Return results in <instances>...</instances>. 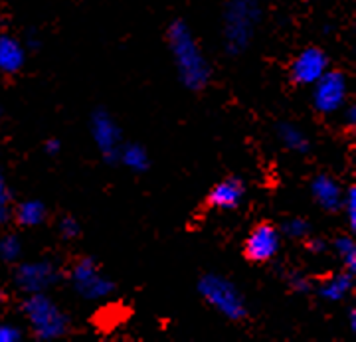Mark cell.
<instances>
[{"label":"cell","mask_w":356,"mask_h":342,"mask_svg":"<svg viewBox=\"0 0 356 342\" xmlns=\"http://www.w3.org/2000/svg\"><path fill=\"white\" fill-rule=\"evenodd\" d=\"M348 101V81L339 70H327L313 83V107L321 115H332L344 109Z\"/></svg>","instance_id":"5"},{"label":"cell","mask_w":356,"mask_h":342,"mask_svg":"<svg viewBox=\"0 0 356 342\" xmlns=\"http://www.w3.org/2000/svg\"><path fill=\"white\" fill-rule=\"evenodd\" d=\"M10 218V208H8V188H6V180L0 172V224H6Z\"/></svg>","instance_id":"22"},{"label":"cell","mask_w":356,"mask_h":342,"mask_svg":"<svg viewBox=\"0 0 356 342\" xmlns=\"http://www.w3.org/2000/svg\"><path fill=\"white\" fill-rule=\"evenodd\" d=\"M20 252H22V247H20V240L16 236H6L0 240V259L14 261V259H18Z\"/></svg>","instance_id":"20"},{"label":"cell","mask_w":356,"mask_h":342,"mask_svg":"<svg viewBox=\"0 0 356 342\" xmlns=\"http://www.w3.org/2000/svg\"><path fill=\"white\" fill-rule=\"evenodd\" d=\"M72 281L76 285L77 293L83 299H91V301L103 299L113 291V281L103 277L99 267L95 266V261L91 257H83L74 266Z\"/></svg>","instance_id":"7"},{"label":"cell","mask_w":356,"mask_h":342,"mask_svg":"<svg viewBox=\"0 0 356 342\" xmlns=\"http://www.w3.org/2000/svg\"><path fill=\"white\" fill-rule=\"evenodd\" d=\"M91 135L97 145V149L107 161H119V151H121V129L117 127L113 117L107 111H95L91 117Z\"/></svg>","instance_id":"9"},{"label":"cell","mask_w":356,"mask_h":342,"mask_svg":"<svg viewBox=\"0 0 356 342\" xmlns=\"http://www.w3.org/2000/svg\"><path fill=\"white\" fill-rule=\"evenodd\" d=\"M56 281V271L50 263H26L16 273V283L28 293H40Z\"/></svg>","instance_id":"11"},{"label":"cell","mask_w":356,"mask_h":342,"mask_svg":"<svg viewBox=\"0 0 356 342\" xmlns=\"http://www.w3.org/2000/svg\"><path fill=\"white\" fill-rule=\"evenodd\" d=\"M46 151L50 152V154H56V152L60 151V140L58 139H50L46 142Z\"/></svg>","instance_id":"28"},{"label":"cell","mask_w":356,"mask_h":342,"mask_svg":"<svg viewBox=\"0 0 356 342\" xmlns=\"http://www.w3.org/2000/svg\"><path fill=\"white\" fill-rule=\"evenodd\" d=\"M168 46L177 64L180 81L188 89H202L210 79V64L184 22H175L168 30Z\"/></svg>","instance_id":"1"},{"label":"cell","mask_w":356,"mask_h":342,"mask_svg":"<svg viewBox=\"0 0 356 342\" xmlns=\"http://www.w3.org/2000/svg\"><path fill=\"white\" fill-rule=\"evenodd\" d=\"M277 137L289 149V151L295 152H307L309 151V139L305 137V133L299 127H295L293 123H287L283 121L277 125Z\"/></svg>","instance_id":"15"},{"label":"cell","mask_w":356,"mask_h":342,"mask_svg":"<svg viewBox=\"0 0 356 342\" xmlns=\"http://www.w3.org/2000/svg\"><path fill=\"white\" fill-rule=\"evenodd\" d=\"M329 70V56L321 48H305L289 67V77L295 86H313Z\"/></svg>","instance_id":"8"},{"label":"cell","mask_w":356,"mask_h":342,"mask_svg":"<svg viewBox=\"0 0 356 342\" xmlns=\"http://www.w3.org/2000/svg\"><path fill=\"white\" fill-rule=\"evenodd\" d=\"M353 285H355V273L346 271L334 275V277L327 279L321 287H318V295L327 301H343L348 293L353 291Z\"/></svg>","instance_id":"14"},{"label":"cell","mask_w":356,"mask_h":342,"mask_svg":"<svg viewBox=\"0 0 356 342\" xmlns=\"http://www.w3.org/2000/svg\"><path fill=\"white\" fill-rule=\"evenodd\" d=\"M281 250V231L277 226L261 222L257 224L243 241V255L252 263H267Z\"/></svg>","instance_id":"6"},{"label":"cell","mask_w":356,"mask_h":342,"mask_svg":"<svg viewBox=\"0 0 356 342\" xmlns=\"http://www.w3.org/2000/svg\"><path fill=\"white\" fill-rule=\"evenodd\" d=\"M16 220L26 228L40 226L46 220V206L40 200H26L16 208Z\"/></svg>","instance_id":"17"},{"label":"cell","mask_w":356,"mask_h":342,"mask_svg":"<svg viewBox=\"0 0 356 342\" xmlns=\"http://www.w3.org/2000/svg\"><path fill=\"white\" fill-rule=\"evenodd\" d=\"M350 330H356V311L350 309Z\"/></svg>","instance_id":"29"},{"label":"cell","mask_w":356,"mask_h":342,"mask_svg":"<svg viewBox=\"0 0 356 342\" xmlns=\"http://www.w3.org/2000/svg\"><path fill=\"white\" fill-rule=\"evenodd\" d=\"M26 62V51L22 44L13 36H0V72L16 74L22 70Z\"/></svg>","instance_id":"13"},{"label":"cell","mask_w":356,"mask_h":342,"mask_svg":"<svg viewBox=\"0 0 356 342\" xmlns=\"http://www.w3.org/2000/svg\"><path fill=\"white\" fill-rule=\"evenodd\" d=\"M346 107V105H344ZM346 121H348V125H355L356 121V107L350 103L348 107H346Z\"/></svg>","instance_id":"27"},{"label":"cell","mask_w":356,"mask_h":342,"mask_svg":"<svg viewBox=\"0 0 356 342\" xmlns=\"http://www.w3.org/2000/svg\"><path fill=\"white\" fill-rule=\"evenodd\" d=\"M341 210H344L346 215H348V226H350V229H356V188L355 186H350L348 190L344 192Z\"/></svg>","instance_id":"21"},{"label":"cell","mask_w":356,"mask_h":342,"mask_svg":"<svg viewBox=\"0 0 356 342\" xmlns=\"http://www.w3.org/2000/svg\"><path fill=\"white\" fill-rule=\"evenodd\" d=\"M280 231L283 236L291 238V240H305L311 234V224L303 218H289L287 222L281 224Z\"/></svg>","instance_id":"19"},{"label":"cell","mask_w":356,"mask_h":342,"mask_svg":"<svg viewBox=\"0 0 356 342\" xmlns=\"http://www.w3.org/2000/svg\"><path fill=\"white\" fill-rule=\"evenodd\" d=\"M198 291L204 301L212 309H216L222 317L229 320H242L248 315L242 293L229 279L216 273H208L198 281Z\"/></svg>","instance_id":"3"},{"label":"cell","mask_w":356,"mask_h":342,"mask_svg":"<svg viewBox=\"0 0 356 342\" xmlns=\"http://www.w3.org/2000/svg\"><path fill=\"white\" fill-rule=\"evenodd\" d=\"M305 245H307V250H309V252H313V254H321V252H325V250H327V243L321 240V238H309Z\"/></svg>","instance_id":"26"},{"label":"cell","mask_w":356,"mask_h":342,"mask_svg":"<svg viewBox=\"0 0 356 342\" xmlns=\"http://www.w3.org/2000/svg\"><path fill=\"white\" fill-rule=\"evenodd\" d=\"M291 287H293V291L307 293L309 289H311V283H309L305 277H301V275H293V277H291Z\"/></svg>","instance_id":"25"},{"label":"cell","mask_w":356,"mask_h":342,"mask_svg":"<svg viewBox=\"0 0 356 342\" xmlns=\"http://www.w3.org/2000/svg\"><path fill=\"white\" fill-rule=\"evenodd\" d=\"M60 231H62V236H64L65 240H74L79 234V224L72 215H65L64 220L60 222Z\"/></svg>","instance_id":"23"},{"label":"cell","mask_w":356,"mask_h":342,"mask_svg":"<svg viewBox=\"0 0 356 342\" xmlns=\"http://www.w3.org/2000/svg\"><path fill=\"white\" fill-rule=\"evenodd\" d=\"M24 315L30 320L34 334L42 341L60 339L70 329V320L64 311L44 293H30L24 303Z\"/></svg>","instance_id":"2"},{"label":"cell","mask_w":356,"mask_h":342,"mask_svg":"<svg viewBox=\"0 0 356 342\" xmlns=\"http://www.w3.org/2000/svg\"><path fill=\"white\" fill-rule=\"evenodd\" d=\"M22 339V332L14 325H0V342H18Z\"/></svg>","instance_id":"24"},{"label":"cell","mask_w":356,"mask_h":342,"mask_svg":"<svg viewBox=\"0 0 356 342\" xmlns=\"http://www.w3.org/2000/svg\"><path fill=\"white\" fill-rule=\"evenodd\" d=\"M257 20H259V6L254 0L229 2L224 18V36L229 51H242L250 44Z\"/></svg>","instance_id":"4"},{"label":"cell","mask_w":356,"mask_h":342,"mask_svg":"<svg viewBox=\"0 0 356 342\" xmlns=\"http://www.w3.org/2000/svg\"><path fill=\"white\" fill-rule=\"evenodd\" d=\"M311 192H313V198L315 202L327 210V212H337L341 210L343 206V196L344 190L341 188V184L329 174H318L313 178L311 182Z\"/></svg>","instance_id":"12"},{"label":"cell","mask_w":356,"mask_h":342,"mask_svg":"<svg viewBox=\"0 0 356 342\" xmlns=\"http://www.w3.org/2000/svg\"><path fill=\"white\" fill-rule=\"evenodd\" d=\"M243 196H245V186L242 178L228 177L208 192V204L216 210H236L243 202Z\"/></svg>","instance_id":"10"},{"label":"cell","mask_w":356,"mask_h":342,"mask_svg":"<svg viewBox=\"0 0 356 342\" xmlns=\"http://www.w3.org/2000/svg\"><path fill=\"white\" fill-rule=\"evenodd\" d=\"M332 247H334V252L337 255L343 259L344 267H346V271H350V273H355L356 271V245L355 240L350 238V236H339V238H334L332 241Z\"/></svg>","instance_id":"18"},{"label":"cell","mask_w":356,"mask_h":342,"mask_svg":"<svg viewBox=\"0 0 356 342\" xmlns=\"http://www.w3.org/2000/svg\"><path fill=\"white\" fill-rule=\"evenodd\" d=\"M119 161L133 172H145L149 168V154L140 145H121Z\"/></svg>","instance_id":"16"}]
</instances>
